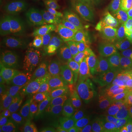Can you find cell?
Instances as JSON below:
<instances>
[{"label":"cell","mask_w":132,"mask_h":132,"mask_svg":"<svg viewBox=\"0 0 132 132\" xmlns=\"http://www.w3.org/2000/svg\"><path fill=\"white\" fill-rule=\"evenodd\" d=\"M83 117L82 106L73 99L57 95L53 100L46 121V132H74Z\"/></svg>","instance_id":"1"},{"label":"cell","mask_w":132,"mask_h":132,"mask_svg":"<svg viewBox=\"0 0 132 132\" xmlns=\"http://www.w3.org/2000/svg\"><path fill=\"white\" fill-rule=\"evenodd\" d=\"M55 13V6L48 0H29L15 5L7 19L18 28L31 29L49 21Z\"/></svg>","instance_id":"2"},{"label":"cell","mask_w":132,"mask_h":132,"mask_svg":"<svg viewBox=\"0 0 132 132\" xmlns=\"http://www.w3.org/2000/svg\"><path fill=\"white\" fill-rule=\"evenodd\" d=\"M51 30L56 44L63 51L82 52L93 48L81 22L70 15L60 17L52 24Z\"/></svg>","instance_id":"3"},{"label":"cell","mask_w":132,"mask_h":132,"mask_svg":"<svg viewBox=\"0 0 132 132\" xmlns=\"http://www.w3.org/2000/svg\"><path fill=\"white\" fill-rule=\"evenodd\" d=\"M5 92L29 98H48L54 94L55 84L48 78L29 73H13L3 82Z\"/></svg>","instance_id":"4"},{"label":"cell","mask_w":132,"mask_h":132,"mask_svg":"<svg viewBox=\"0 0 132 132\" xmlns=\"http://www.w3.org/2000/svg\"><path fill=\"white\" fill-rule=\"evenodd\" d=\"M1 126L8 132H38V114L27 103L7 102L1 109Z\"/></svg>","instance_id":"5"},{"label":"cell","mask_w":132,"mask_h":132,"mask_svg":"<svg viewBox=\"0 0 132 132\" xmlns=\"http://www.w3.org/2000/svg\"><path fill=\"white\" fill-rule=\"evenodd\" d=\"M23 68L29 71L47 70L51 63V53L47 44L35 34L19 31Z\"/></svg>","instance_id":"6"},{"label":"cell","mask_w":132,"mask_h":132,"mask_svg":"<svg viewBox=\"0 0 132 132\" xmlns=\"http://www.w3.org/2000/svg\"><path fill=\"white\" fill-rule=\"evenodd\" d=\"M128 85L120 73L106 71L97 89L88 97L91 106L98 111L107 109L113 104L118 95L127 88Z\"/></svg>","instance_id":"7"},{"label":"cell","mask_w":132,"mask_h":132,"mask_svg":"<svg viewBox=\"0 0 132 132\" xmlns=\"http://www.w3.org/2000/svg\"><path fill=\"white\" fill-rule=\"evenodd\" d=\"M112 50L107 48H90L85 50L68 62L63 71L66 73L73 72H86L96 66L113 60Z\"/></svg>","instance_id":"8"},{"label":"cell","mask_w":132,"mask_h":132,"mask_svg":"<svg viewBox=\"0 0 132 132\" xmlns=\"http://www.w3.org/2000/svg\"><path fill=\"white\" fill-rule=\"evenodd\" d=\"M23 68L19 31H11L5 35L0 43V68L10 72Z\"/></svg>","instance_id":"9"},{"label":"cell","mask_w":132,"mask_h":132,"mask_svg":"<svg viewBox=\"0 0 132 132\" xmlns=\"http://www.w3.org/2000/svg\"><path fill=\"white\" fill-rule=\"evenodd\" d=\"M81 24L87 38L93 47L115 50L123 46L124 38L122 35L109 30L93 21L85 20Z\"/></svg>","instance_id":"10"},{"label":"cell","mask_w":132,"mask_h":132,"mask_svg":"<svg viewBox=\"0 0 132 132\" xmlns=\"http://www.w3.org/2000/svg\"><path fill=\"white\" fill-rule=\"evenodd\" d=\"M113 107L121 120L132 124V86L118 95L114 101Z\"/></svg>","instance_id":"11"},{"label":"cell","mask_w":132,"mask_h":132,"mask_svg":"<svg viewBox=\"0 0 132 132\" xmlns=\"http://www.w3.org/2000/svg\"><path fill=\"white\" fill-rule=\"evenodd\" d=\"M114 63L128 85H132V54L123 46L113 52Z\"/></svg>","instance_id":"12"},{"label":"cell","mask_w":132,"mask_h":132,"mask_svg":"<svg viewBox=\"0 0 132 132\" xmlns=\"http://www.w3.org/2000/svg\"><path fill=\"white\" fill-rule=\"evenodd\" d=\"M86 81L84 72H73L61 87L60 92L69 95H79L85 92Z\"/></svg>","instance_id":"13"},{"label":"cell","mask_w":132,"mask_h":132,"mask_svg":"<svg viewBox=\"0 0 132 132\" xmlns=\"http://www.w3.org/2000/svg\"><path fill=\"white\" fill-rule=\"evenodd\" d=\"M88 7L93 13L109 19H117L120 12L113 0H90Z\"/></svg>","instance_id":"14"},{"label":"cell","mask_w":132,"mask_h":132,"mask_svg":"<svg viewBox=\"0 0 132 132\" xmlns=\"http://www.w3.org/2000/svg\"><path fill=\"white\" fill-rule=\"evenodd\" d=\"M103 65L96 66L89 71L85 72V81H86V89L85 93L90 97L97 89L98 86L102 79L105 73V68Z\"/></svg>","instance_id":"15"},{"label":"cell","mask_w":132,"mask_h":132,"mask_svg":"<svg viewBox=\"0 0 132 132\" xmlns=\"http://www.w3.org/2000/svg\"><path fill=\"white\" fill-rule=\"evenodd\" d=\"M92 16H93V19L95 21H96L100 25H101L103 27L109 30L120 34L122 35L126 34L127 32V29L123 25L114 22L112 19L103 17V16L95 14V13H92Z\"/></svg>","instance_id":"16"},{"label":"cell","mask_w":132,"mask_h":132,"mask_svg":"<svg viewBox=\"0 0 132 132\" xmlns=\"http://www.w3.org/2000/svg\"><path fill=\"white\" fill-rule=\"evenodd\" d=\"M120 123L114 118H108L101 123L96 132H123Z\"/></svg>","instance_id":"17"},{"label":"cell","mask_w":132,"mask_h":132,"mask_svg":"<svg viewBox=\"0 0 132 132\" xmlns=\"http://www.w3.org/2000/svg\"><path fill=\"white\" fill-rule=\"evenodd\" d=\"M97 126L93 122H88L83 125L77 131V132H96Z\"/></svg>","instance_id":"18"},{"label":"cell","mask_w":132,"mask_h":132,"mask_svg":"<svg viewBox=\"0 0 132 132\" xmlns=\"http://www.w3.org/2000/svg\"><path fill=\"white\" fill-rule=\"evenodd\" d=\"M123 47L125 48L128 52L132 54V39L129 37L124 39L123 43Z\"/></svg>","instance_id":"19"},{"label":"cell","mask_w":132,"mask_h":132,"mask_svg":"<svg viewBox=\"0 0 132 132\" xmlns=\"http://www.w3.org/2000/svg\"><path fill=\"white\" fill-rule=\"evenodd\" d=\"M127 33L128 35V37L132 39V20L128 23Z\"/></svg>","instance_id":"20"},{"label":"cell","mask_w":132,"mask_h":132,"mask_svg":"<svg viewBox=\"0 0 132 132\" xmlns=\"http://www.w3.org/2000/svg\"><path fill=\"white\" fill-rule=\"evenodd\" d=\"M0 132H8L2 126L0 125Z\"/></svg>","instance_id":"21"},{"label":"cell","mask_w":132,"mask_h":132,"mask_svg":"<svg viewBox=\"0 0 132 132\" xmlns=\"http://www.w3.org/2000/svg\"><path fill=\"white\" fill-rule=\"evenodd\" d=\"M123 132H132V129H126V130H123Z\"/></svg>","instance_id":"22"}]
</instances>
